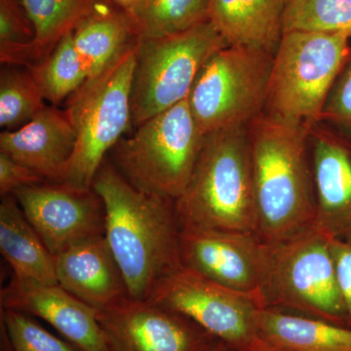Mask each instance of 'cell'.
<instances>
[{"label": "cell", "instance_id": "cell-1", "mask_svg": "<svg viewBox=\"0 0 351 351\" xmlns=\"http://www.w3.org/2000/svg\"><path fill=\"white\" fill-rule=\"evenodd\" d=\"M92 189L103 201L106 240L127 294L149 299L157 282L182 265L174 201L134 188L108 162L101 166Z\"/></svg>", "mask_w": 351, "mask_h": 351}, {"label": "cell", "instance_id": "cell-2", "mask_svg": "<svg viewBox=\"0 0 351 351\" xmlns=\"http://www.w3.org/2000/svg\"><path fill=\"white\" fill-rule=\"evenodd\" d=\"M311 128L263 112L247 126L258 239L274 243L314 225Z\"/></svg>", "mask_w": 351, "mask_h": 351}, {"label": "cell", "instance_id": "cell-3", "mask_svg": "<svg viewBox=\"0 0 351 351\" xmlns=\"http://www.w3.org/2000/svg\"><path fill=\"white\" fill-rule=\"evenodd\" d=\"M181 228L258 232L247 127L205 136L195 170L174 201Z\"/></svg>", "mask_w": 351, "mask_h": 351}, {"label": "cell", "instance_id": "cell-4", "mask_svg": "<svg viewBox=\"0 0 351 351\" xmlns=\"http://www.w3.org/2000/svg\"><path fill=\"white\" fill-rule=\"evenodd\" d=\"M258 299L262 308L281 309L351 327L331 239L314 225L294 237L265 243Z\"/></svg>", "mask_w": 351, "mask_h": 351}, {"label": "cell", "instance_id": "cell-5", "mask_svg": "<svg viewBox=\"0 0 351 351\" xmlns=\"http://www.w3.org/2000/svg\"><path fill=\"white\" fill-rule=\"evenodd\" d=\"M137 44L69 97L64 110L76 142L58 186L78 193L93 191L95 177L106 156L133 124L131 94Z\"/></svg>", "mask_w": 351, "mask_h": 351}, {"label": "cell", "instance_id": "cell-6", "mask_svg": "<svg viewBox=\"0 0 351 351\" xmlns=\"http://www.w3.org/2000/svg\"><path fill=\"white\" fill-rule=\"evenodd\" d=\"M136 128L113 147V167L138 191L177 200L188 186L205 140L188 99Z\"/></svg>", "mask_w": 351, "mask_h": 351}, {"label": "cell", "instance_id": "cell-7", "mask_svg": "<svg viewBox=\"0 0 351 351\" xmlns=\"http://www.w3.org/2000/svg\"><path fill=\"white\" fill-rule=\"evenodd\" d=\"M343 34L285 32L274 53L265 112L309 128L322 122L332 85L351 52Z\"/></svg>", "mask_w": 351, "mask_h": 351}, {"label": "cell", "instance_id": "cell-8", "mask_svg": "<svg viewBox=\"0 0 351 351\" xmlns=\"http://www.w3.org/2000/svg\"><path fill=\"white\" fill-rule=\"evenodd\" d=\"M226 46L210 21L172 36L140 39L131 94L133 125L188 99L208 60Z\"/></svg>", "mask_w": 351, "mask_h": 351}, {"label": "cell", "instance_id": "cell-9", "mask_svg": "<svg viewBox=\"0 0 351 351\" xmlns=\"http://www.w3.org/2000/svg\"><path fill=\"white\" fill-rule=\"evenodd\" d=\"M274 56L228 45L208 60L188 97L191 114L205 136L247 127L265 112Z\"/></svg>", "mask_w": 351, "mask_h": 351}, {"label": "cell", "instance_id": "cell-10", "mask_svg": "<svg viewBox=\"0 0 351 351\" xmlns=\"http://www.w3.org/2000/svg\"><path fill=\"white\" fill-rule=\"evenodd\" d=\"M149 301L186 316L230 350L257 338L256 314L261 306L251 295L210 280L180 265L157 282Z\"/></svg>", "mask_w": 351, "mask_h": 351}, {"label": "cell", "instance_id": "cell-11", "mask_svg": "<svg viewBox=\"0 0 351 351\" xmlns=\"http://www.w3.org/2000/svg\"><path fill=\"white\" fill-rule=\"evenodd\" d=\"M97 317L110 351H205L217 341L186 316L129 295Z\"/></svg>", "mask_w": 351, "mask_h": 351}, {"label": "cell", "instance_id": "cell-12", "mask_svg": "<svg viewBox=\"0 0 351 351\" xmlns=\"http://www.w3.org/2000/svg\"><path fill=\"white\" fill-rule=\"evenodd\" d=\"M265 252V242L253 233L181 228L182 265L219 285L251 295L258 304Z\"/></svg>", "mask_w": 351, "mask_h": 351}, {"label": "cell", "instance_id": "cell-13", "mask_svg": "<svg viewBox=\"0 0 351 351\" xmlns=\"http://www.w3.org/2000/svg\"><path fill=\"white\" fill-rule=\"evenodd\" d=\"M13 195L54 257L77 242L105 235V208L94 191L38 184Z\"/></svg>", "mask_w": 351, "mask_h": 351}, {"label": "cell", "instance_id": "cell-14", "mask_svg": "<svg viewBox=\"0 0 351 351\" xmlns=\"http://www.w3.org/2000/svg\"><path fill=\"white\" fill-rule=\"evenodd\" d=\"M316 217L314 226L331 239L351 240V138L329 126L309 131Z\"/></svg>", "mask_w": 351, "mask_h": 351}, {"label": "cell", "instance_id": "cell-15", "mask_svg": "<svg viewBox=\"0 0 351 351\" xmlns=\"http://www.w3.org/2000/svg\"><path fill=\"white\" fill-rule=\"evenodd\" d=\"M1 304L3 308L43 318L80 351H110L96 309L59 284L46 285L12 277L1 290Z\"/></svg>", "mask_w": 351, "mask_h": 351}, {"label": "cell", "instance_id": "cell-16", "mask_svg": "<svg viewBox=\"0 0 351 351\" xmlns=\"http://www.w3.org/2000/svg\"><path fill=\"white\" fill-rule=\"evenodd\" d=\"M75 142L66 110L45 106L24 126L0 134V152L56 184L71 160Z\"/></svg>", "mask_w": 351, "mask_h": 351}, {"label": "cell", "instance_id": "cell-17", "mask_svg": "<svg viewBox=\"0 0 351 351\" xmlns=\"http://www.w3.org/2000/svg\"><path fill=\"white\" fill-rule=\"evenodd\" d=\"M55 263L58 284L97 311L128 295L105 235L71 245L58 254Z\"/></svg>", "mask_w": 351, "mask_h": 351}, {"label": "cell", "instance_id": "cell-18", "mask_svg": "<svg viewBox=\"0 0 351 351\" xmlns=\"http://www.w3.org/2000/svg\"><path fill=\"white\" fill-rule=\"evenodd\" d=\"M73 38L88 80L101 75L140 40L130 14L113 0H99L76 25Z\"/></svg>", "mask_w": 351, "mask_h": 351}, {"label": "cell", "instance_id": "cell-19", "mask_svg": "<svg viewBox=\"0 0 351 351\" xmlns=\"http://www.w3.org/2000/svg\"><path fill=\"white\" fill-rule=\"evenodd\" d=\"M286 0H210L209 21L226 43L276 52Z\"/></svg>", "mask_w": 351, "mask_h": 351}, {"label": "cell", "instance_id": "cell-20", "mask_svg": "<svg viewBox=\"0 0 351 351\" xmlns=\"http://www.w3.org/2000/svg\"><path fill=\"white\" fill-rule=\"evenodd\" d=\"M0 252L15 278L57 285L55 257L14 195L2 196L0 204Z\"/></svg>", "mask_w": 351, "mask_h": 351}, {"label": "cell", "instance_id": "cell-21", "mask_svg": "<svg viewBox=\"0 0 351 351\" xmlns=\"http://www.w3.org/2000/svg\"><path fill=\"white\" fill-rule=\"evenodd\" d=\"M260 338L291 351H351V327L276 308H258Z\"/></svg>", "mask_w": 351, "mask_h": 351}, {"label": "cell", "instance_id": "cell-22", "mask_svg": "<svg viewBox=\"0 0 351 351\" xmlns=\"http://www.w3.org/2000/svg\"><path fill=\"white\" fill-rule=\"evenodd\" d=\"M98 1L23 0L36 34L29 68L48 56L63 36L73 31Z\"/></svg>", "mask_w": 351, "mask_h": 351}, {"label": "cell", "instance_id": "cell-23", "mask_svg": "<svg viewBox=\"0 0 351 351\" xmlns=\"http://www.w3.org/2000/svg\"><path fill=\"white\" fill-rule=\"evenodd\" d=\"M210 0H138L130 16L140 39L172 36L209 21Z\"/></svg>", "mask_w": 351, "mask_h": 351}, {"label": "cell", "instance_id": "cell-24", "mask_svg": "<svg viewBox=\"0 0 351 351\" xmlns=\"http://www.w3.org/2000/svg\"><path fill=\"white\" fill-rule=\"evenodd\" d=\"M29 69L44 99L54 106L69 98L88 80L75 50L73 31L63 36L48 56Z\"/></svg>", "mask_w": 351, "mask_h": 351}, {"label": "cell", "instance_id": "cell-25", "mask_svg": "<svg viewBox=\"0 0 351 351\" xmlns=\"http://www.w3.org/2000/svg\"><path fill=\"white\" fill-rule=\"evenodd\" d=\"M31 69L8 64L0 75V126L12 131L24 126L45 107Z\"/></svg>", "mask_w": 351, "mask_h": 351}, {"label": "cell", "instance_id": "cell-26", "mask_svg": "<svg viewBox=\"0 0 351 351\" xmlns=\"http://www.w3.org/2000/svg\"><path fill=\"white\" fill-rule=\"evenodd\" d=\"M290 32L343 34L351 38V0H286L283 32Z\"/></svg>", "mask_w": 351, "mask_h": 351}, {"label": "cell", "instance_id": "cell-27", "mask_svg": "<svg viewBox=\"0 0 351 351\" xmlns=\"http://www.w3.org/2000/svg\"><path fill=\"white\" fill-rule=\"evenodd\" d=\"M36 34L23 0H0L1 63L29 66Z\"/></svg>", "mask_w": 351, "mask_h": 351}, {"label": "cell", "instance_id": "cell-28", "mask_svg": "<svg viewBox=\"0 0 351 351\" xmlns=\"http://www.w3.org/2000/svg\"><path fill=\"white\" fill-rule=\"evenodd\" d=\"M2 323L12 351H80L20 311L3 308Z\"/></svg>", "mask_w": 351, "mask_h": 351}, {"label": "cell", "instance_id": "cell-29", "mask_svg": "<svg viewBox=\"0 0 351 351\" xmlns=\"http://www.w3.org/2000/svg\"><path fill=\"white\" fill-rule=\"evenodd\" d=\"M322 122L331 123L351 138V52L332 85L323 110Z\"/></svg>", "mask_w": 351, "mask_h": 351}, {"label": "cell", "instance_id": "cell-30", "mask_svg": "<svg viewBox=\"0 0 351 351\" xmlns=\"http://www.w3.org/2000/svg\"><path fill=\"white\" fill-rule=\"evenodd\" d=\"M45 182L41 176L0 152V195H13L20 189L38 186Z\"/></svg>", "mask_w": 351, "mask_h": 351}, {"label": "cell", "instance_id": "cell-31", "mask_svg": "<svg viewBox=\"0 0 351 351\" xmlns=\"http://www.w3.org/2000/svg\"><path fill=\"white\" fill-rule=\"evenodd\" d=\"M337 276L351 325V240L331 239Z\"/></svg>", "mask_w": 351, "mask_h": 351}, {"label": "cell", "instance_id": "cell-32", "mask_svg": "<svg viewBox=\"0 0 351 351\" xmlns=\"http://www.w3.org/2000/svg\"><path fill=\"white\" fill-rule=\"evenodd\" d=\"M230 351H291L281 346L274 345L269 341H265L260 337L254 339L251 343H247L242 348H237V350H230Z\"/></svg>", "mask_w": 351, "mask_h": 351}, {"label": "cell", "instance_id": "cell-33", "mask_svg": "<svg viewBox=\"0 0 351 351\" xmlns=\"http://www.w3.org/2000/svg\"><path fill=\"white\" fill-rule=\"evenodd\" d=\"M113 2L117 3L119 7H121V8L124 9L127 12L130 13L132 9L138 3V0H113Z\"/></svg>", "mask_w": 351, "mask_h": 351}, {"label": "cell", "instance_id": "cell-34", "mask_svg": "<svg viewBox=\"0 0 351 351\" xmlns=\"http://www.w3.org/2000/svg\"><path fill=\"white\" fill-rule=\"evenodd\" d=\"M205 351H230V350L221 341H216Z\"/></svg>", "mask_w": 351, "mask_h": 351}]
</instances>
